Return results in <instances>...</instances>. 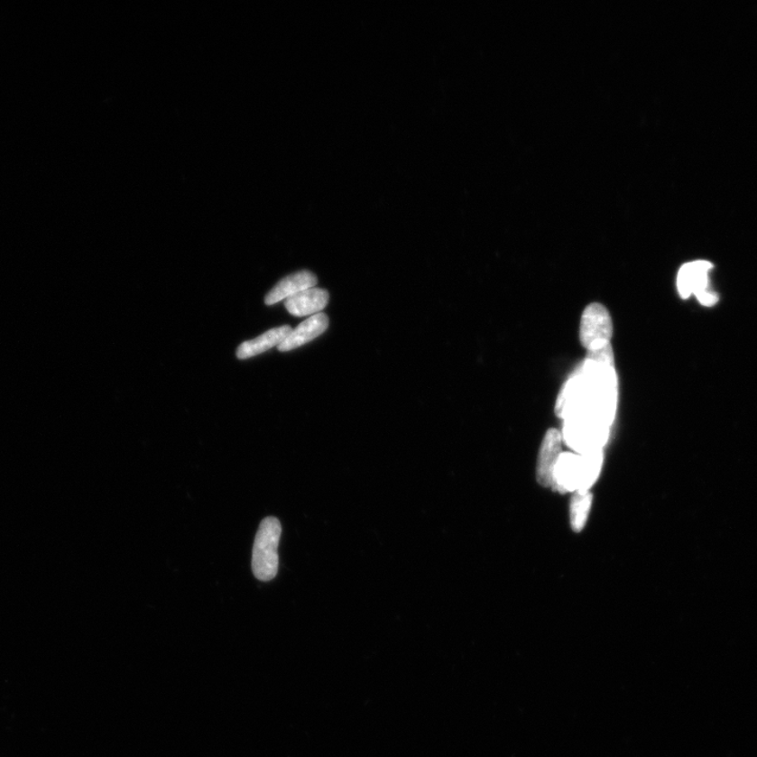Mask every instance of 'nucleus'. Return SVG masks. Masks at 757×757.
Returning a JSON list of instances; mask_svg holds the SVG:
<instances>
[{"label": "nucleus", "instance_id": "obj_4", "mask_svg": "<svg viewBox=\"0 0 757 757\" xmlns=\"http://www.w3.org/2000/svg\"><path fill=\"white\" fill-rule=\"evenodd\" d=\"M613 334L614 324L607 309L600 303L589 304L581 319L580 338L584 347L588 348L596 342H610Z\"/></svg>", "mask_w": 757, "mask_h": 757}, {"label": "nucleus", "instance_id": "obj_2", "mask_svg": "<svg viewBox=\"0 0 757 757\" xmlns=\"http://www.w3.org/2000/svg\"><path fill=\"white\" fill-rule=\"evenodd\" d=\"M714 265L709 261L698 260L686 263L679 272L678 290L680 297L687 299L696 295L705 307L717 302V295L710 290L709 273Z\"/></svg>", "mask_w": 757, "mask_h": 757}, {"label": "nucleus", "instance_id": "obj_6", "mask_svg": "<svg viewBox=\"0 0 757 757\" xmlns=\"http://www.w3.org/2000/svg\"><path fill=\"white\" fill-rule=\"evenodd\" d=\"M581 455L566 453L559 456L555 473H553L552 487L562 494L577 492L581 487Z\"/></svg>", "mask_w": 757, "mask_h": 757}, {"label": "nucleus", "instance_id": "obj_10", "mask_svg": "<svg viewBox=\"0 0 757 757\" xmlns=\"http://www.w3.org/2000/svg\"><path fill=\"white\" fill-rule=\"evenodd\" d=\"M291 330L292 328L289 326L267 330L266 333L257 337L256 339L244 342L237 349V357L240 360L250 359L269 351L272 347L279 346L288 338Z\"/></svg>", "mask_w": 757, "mask_h": 757}, {"label": "nucleus", "instance_id": "obj_1", "mask_svg": "<svg viewBox=\"0 0 757 757\" xmlns=\"http://www.w3.org/2000/svg\"><path fill=\"white\" fill-rule=\"evenodd\" d=\"M282 533V523L276 518H265L259 525L252 557V570L259 581L269 582L277 576Z\"/></svg>", "mask_w": 757, "mask_h": 757}, {"label": "nucleus", "instance_id": "obj_9", "mask_svg": "<svg viewBox=\"0 0 757 757\" xmlns=\"http://www.w3.org/2000/svg\"><path fill=\"white\" fill-rule=\"evenodd\" d=\"M328 300V291L313 288L289 298L285 300V309L292 316H314L320 314V311L327 308Z\"/></svg>", "mask_w": 757, "mask_h": 757}, {"label": "nucleus", "instance_id": "obj_13", "mask_svg": "<svg viewBox=\"0 0 757 757\" xmlns=\"http://www.w3.org/2000/svg\"><path fill=\"white\" fill-rule=\"evenodd\" d=\"M597 365L614 367V354L608 341L596 342L587 348L586 360Z\"/></svg>", "mask_w": 757, "mask_h": 757}, {"label": "nucleus", "instance_id": "obj_3", "mask_svg": "<svg viewBox=\"0 0 757 757\" xmlns=\"http://www.w3.org/2000/svg\"><path fill=\"white\" fill-rule=\"evenodd\" d=\"M609 428L588 419L566 420L564 440L580 455L602 449L609 436Z\"/></svg>", "mask_w": 757, "mask_h": 757}, {"label": "nucleus", "instance_id": "obj_7", "mask_svg": "<svg viewBox=\"0 0 757 757\" xmlns=\"http://www.w3.org/2000/svg\"><path fill=\"white\" fill-rule=\"evenodd\" d=\"M328 326L329 320L326 314L320 313L311 316L297 328L292 329L288 338L278 346V349L280 352L285 353L303 346L326 333Z\"/></svg>", "mask_w": 757, "mask_h": 757}, {"label": "nucleus", "instance_id": "obj_11", "mask_svg": "<svg viewBox=\"0 0 757 757\" xmlns=\"http://www.w3.org/2000/svg\"><path fill=\"white\" fill-rule=\"evenodd\" d=\"M582 481L578 493H589V488L595 485L603 466V450L597 449L581 455Z\"/></svg>", "mask_w": 757, "mask_h": 757}, {"label": "nucleus", "instance_id": "obj_5", "mask_svg": "<svg viewBox=\"0 0 757 757\" xmlns=\"http://www.w3.org/2000/svg\"><path fill=\"white\" fill-rule=\"evenodd\" d=\"M562 455V435L557 429H550L540 447L537 468V479L540 485L550 487L553 485V473Z\"/></svg>", "mask_w": 757, "mask_h": 757}, {"label": "nucleus", "instance_id": "obj_8", "mask_svg": "<svg viewBox=\"0 0 757 757\" xmlns=\"http://www.w3.org/2000/svg\"><path fill=\"white\" fill-rule=\"evenodd\" d=\"M318 283V279L313 272L301 271L285 277L273 288L265 297L266 305H273L280 301L288 300L289 298L300 294V292L313 289Z\"/></svg>", "mask_w": 757, "mask_h": 757}, {"label": "nucleus", "instance_id": "obj_12", "mask_svg": "<svg viewBox=\"0 0 757 757\" xmlns=\"http://www.w3.org/2000/svg\"><path fill=\"white\" fill-rule=\"evenodd\" d=\"M593 495L589 493L576 492L570 505V522L575 531H581L586 524Z\"/></svg>", "mask_w": 757, "mask_h": 757}]
</instances>
